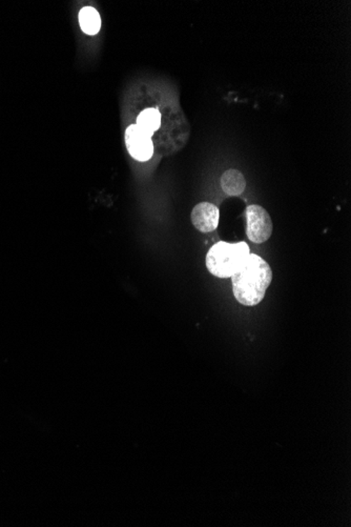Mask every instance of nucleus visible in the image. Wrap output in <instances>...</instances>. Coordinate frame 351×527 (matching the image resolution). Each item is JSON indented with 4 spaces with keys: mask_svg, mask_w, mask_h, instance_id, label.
<instances>
[{
    "mask_svg": "<svg viewBox=\"0 0 351 527\" xmlns=\"http://www.w3.org/2000/svg\"><path fill=\"white\" fill-rule=\"evenodd\" d=\"M137 126L152 137L161 126V113L155 108L145 109L137 117Z\"/></svg>",
    "mask_w": 351,
    "mask_h": 527,
    "instance_id": "obj_8",
    "label": "nucleus"
},
{
    "mask_svg": "<svg viewBox=\"0 0 351 527\" xmlns=\"http://www.w3.org/2000/svg\"><path fill=\"white\" fill-rule=\"evenodd\" d=\"M232 278L235 300L242 306H255L262 301L272 283V267L258 255L250 254Z\"/></svg>",
    "mask_w": 351,
    "mask_h": 527,
    "instance_id": "obj_1",
    "label": "nucleus"
},
{
    "mask_svg": "<svg viewBox=\"0 0 351 527\" xmlns=\"http://www.w3.org/2000/svg\"><path fill=\"white\" fill-rule=\"evenodd\" d=\"M80 28L88 35H96L101 28V17L93 6H84L79 12Z\"/></svg>",
    "mask_w": 351,
    "mask_h": 527,
    "instance_id": "obj_7",
    "label": "nucleus"
},
{
    "mask_svg": "<svg viewBox=\"0 0 351 527\" xmlns=\"http://www.w3.org/2000/svg\"><path fill=\"white\" fill-rule=\"evenodd\" d=\"M250 254V247L246 243L219 241L207 253V270L211 275L218 278L232 277L243 265Z\"/></svg>",
    "mask_w": 351,
    "mask_h": 527,
    "instance_id": "obj_2",
    "label": "nucleus"
},
{
    "mask_svg": "<svg viewBox=\"0 0 351 527\" xmlns=\"http://www.w3.org/2000/svg\"><path fill=\"white\" fill-rule=\"evenodd\" d=\"M245 214L247 221L246 235L248 239L258 245L267 241L272 237L274 228L272 218L267 211L259 204H252L246 209Z\"/></svg>",
    "mask_w": 351,
    "mask_h": 527,
    "instance_id": "obj_3",
    "label": "nucleus"
},
{
    "mask_svg": "<svg viewBox=\"0 0 351 527\" xmlns=\"http://www.w3.org/2000/svg\"><path fill=\"white\" fill-rule=\"evenodd\" d=\"M191 223L202 233H211L219 226L220 211L209 202L198 204L191 211Z\"/></svg>",
    "mask_w": 351,
    "mask_h": 527,
    "instance_id": "obj_5",
    "label": "nucleus"
},
{
    "mask_svg": "<svg viewBox=\"0 0 351 527\" xmlns=\"http://www.w3.org/2000/svg\"><path fill=\"white\" fill-rule=\"evenodd\" d=\"M222 189L228 196H240L246 187V180L243 174L238 170H228L224 172L220 179Z\"/></svg>",
    "mask_w": 351,
    "mask_h": 527,
    "instance_id": "obj_6",
    "label": "nucleus"
},
{
    "mask_svg": "<svg viewBox=\"0 0 351 527\" xmlns=\"http://www.w3.org/2000/svg\"><path fill=\"white\" fill-rule=\"evenodd\" d=\"M126 150L135 160L145 162L154 155L152 137L143 132L137 124H130L124 133Z\"/></svg>",
    "mask_w": 351,
    "mask_h": 527,
    "instance_id": "obj_4",
    "label": "nucleus"
}]
</instances>
